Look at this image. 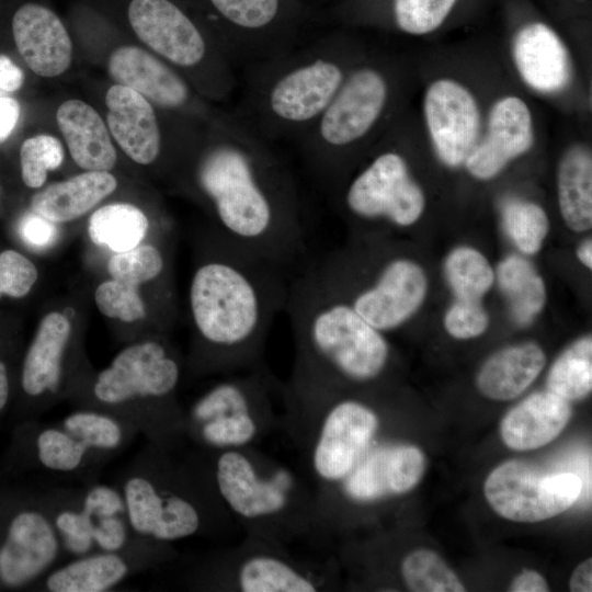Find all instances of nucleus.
<instances>
[{
    "label": "nucleus",
    "instance_id": "45",
    "mask_svg": "<svg viewBox=\"0 0 592 592\" xmlns=\"http://www.w3.org/2000/svg\"><path fill=\"white\" fill-rule=\"evenodd\" d=\"M37 278V267L29 258L15 250L0 253V298L2 295L24 297Z\"/></svg>",
    "mask_w": 592,
    "mask_h": 592
},
{
    "label": "nucleus",
    "instance_id": "10",
    "mask_svg": "<svg viewBox=\"0 0 592 592\" xmlns=\"http://www.w3.org/2000/svg\"><path fill=\"white\" fill-rule=\"evenodd\" d=\"M182 581L186 590L201 592H325L335 587L334 560L243 535L205 554Z\"/></svg>",
    "mask_w": 592,
    "mask_h": 592
},
{
    "label": "nucleus",
    "instance_id": "34",
    "mask_svg": "<svg viewBox=\"0 0 592 592\" xmlns=\"http://www.w3.org/2000/svg\"><path fill=\"white\" fill-rule=\"evenodd\" d=\"M41 494L66 560L96 551L83 513L80 487H53Z\"/></svg>",
    "mask_w": 592,
    "mask_h": 592
},
{
    "label": "nucleus",
    "instance_id": "2",
    "mask_svg": "<svg viewBox=\"0 0 592 592\" xmlns=\"http://www.w3.org/2000/svg\"><path fill=\"white\" fill-rule=\"evenodd\" d=\"M293 276L213 228L189 287V374L215 377L267 365V337Z\"/></svg>",
    "mask_w": 592,
    "mask_h": 592
},
{
    "label": "nucleus",
    "instance_id": "5",
    "mask_svg": "<svg viewBox=\"0 0 592 592\" xmlns=\"http://www.w3.org/2000/svg\"><path fill=\"white\" fill-rule=\"evenodd\" d=\"M184 368L164 338H147L125 346L69 397L76 408L102 410L129 422L152 445L178 449L187 445L184 405L179 399Z\"/></svg>",
    "mask_w": 592,
    "mask_h": 592
},
{
    "label": "nucleus",
    "instance_id": "11",
    "mask_svg": "<svg viewBox=\"0 0 592 592\" xmlns=\"http://www.w3.org/2000/svg\"><path fill=\"white\" fill-rule=\"evenodd\" d=\"M424 467V455L415 445L387 437L374 444L341 482L316 496L321 547L327 538L339 534L353 511L387 503L411 491Z\"/></svg>",
    "mask_w": 592,
    "mask_h": 592
},
{
    "label": "nucleus",
    "instance_id": "8",
    "mask_svg": "<svg viewBox=\"0 0 592 592\" xmlns=\"http://www.w3.org/2000/svg\"><path fill=\"white\" fill-rule=\"evenodd\" d=\"M184 406L186 444L204 453L259 446L283 431V385L269 367L215 376Z\"/></svg>",
    "mask_w": 592,
    "mask_h": 592
},
{
    "label": "nucleus",
    "instance_id": "22",
    "mask_svg": "<svg viewBox=\"0 0 592 592\" xmlns=\"http://www.w3.org/2000/svg\"><path fill=\"white\" fill-rule=\"evenodd\" d=\"M11 29L18 52L33 72L53 78L68 69L71 39L50 9L35 2L24 3L14 11Z\"/></svg>",
    "mask_w": 592,
    "mask_h": 592
},
{
    "label": "nucleus",
    "instance_id": "24",
    "mask_svg": "<svg viewBox=\"0 0 592 592\" xmlns=\"http://www.w3.org/2000/svg\"><path fill=\"white\" fill-rule=\"evenodd\" d=\"M105 104L107 127L121 149L138 164L153 163L161 153L162 135L151 102L116 83L107 90Z\"/></svg>",
    "mask_w": 592,
    "mask_h": 592
},
{
    "label": "nucleus",
    "instance_id": "36",
    "mask_svg": "<svg viewBox=\"0 0 592 592\" xmlns=\"http://www.w3.org/2000/svg\"><path fill=\"white\" fill-rule=\"evenodd\" d=\"M547 388L567 401L581 400L592 389V339L584 335L569 345L554 362Z\"/></svg>",
    "mask_w": 592,
    "mask_h": 592
},
{
    "label": "nucleus",
    "instance_id": "49",
    "mask_svg": "<svg viewBox=\"0 0 592 592\" xmlns=\"http://www.w3.org/2000/svg\"><path fill=\"white\" fill-rule=\"evenodd\" d=\"M512 592H546L549 587L545 578L535 570H523L510 585Z\"/></svg>",
    "mask_w": 592,
    "mask_h": 592
},
{
    "label": "nucleus",
    "instance_id": "21",
    "mask_svg": "<svg viewBox=\"0 0 592 592\" xmlns=\"http://www.w3.org/2000/svg\"><path fill=\"white\" fill-rule=\"evenodd\" d=\"M18 437L31 465L50 476L76 479L86 485L98 480L101 468L105 466L58 421L25 420Z\"/></svg>",
    "mask_w": 592,
    "mask_h": 592
},
{
    "label": "nucleus",
    "instance_id": "20",
    "mask_svg": "<svg viewBox=\"0 0 592 592\" xmlns=\"http://www.w3.org/2000/svg\"><path fill=\"white\" fill-rule=\"evenodd\" d=\"M533 144V117L527 104L519 96L506 95L491 106L486 133L464 166L474 178L490 180L512 160L525 155Z\"/></svg>",
    "mask_w": 592,
    "mask_h": 592
},
{
    "label": "nucleus",
    "instance_id": "19",
    "mask_svg": "<svg viewBox=\"0 0 592 592\" xmlns=\"http://www.w3.org/2000/svg\"><path fill=\"white\" fill-rule=\"evenodd\" d=\"M232 27L225 52L235 67L247 68L276 58L296 43L275 27L281 0H209Z\"/></svg>",
    "mask_w": 592,
    "mask_h": 592
},
{
    "label": "nucleus",
    "instance_id": "25",
    "mask_svg": "<svg viewBox=\"0 0 592 592\" xmlns=\"http://www.w3.org/2000/svg\"><path fill=\"white\" fill-rule=\"evenodd\" d=\"M512 54L519 75L533 90L555 93L568 86L571 78L569 52L547 24L523 25L513 38Z\"/></svg>",
    "mask_w": 592,
    "mask_h": 592
},
{
    "label": "nucleus",
    "instance_id": "27",
    "mask_svg": "<svg viewBox=\"0 0 592 592\" xmlns=\"http://www.w3.org/2000/svg\"><path fill=\"white\" fill-rule=\"evenodd\" d=\"M56 119L78 167L86 171L114 168L116 150L105 123L92 106L81 100H67L58 107Z\"/></svg>",
    "mask_w": 592,
    "mask_h": 592
},
{
    "label": "nucleus",
    "instance_id": "13",
    "mask_svg": "<svg viewBox=\"0 0 592 592\" xmlns=\"http://www.w3.org/2000/svg\"><path fill=\"white\" fill-rule=\"evenodd\" d=\"M65 555L41 493L0 499V588H33Z\"/></svg>",
    "mask_w": 592,
    "mask_h": 592
},
{
    "label": "nucleus",
    "instance_id": "42",
    "mask_svg": "<svg viewBox=\"0 0 592 592\" xmlns=\"http://www.w3.org/2000/svg\"><path fill=\"white\" fill-rule=\"evenodd\" d=\"M99 311L107 318L135 322L146 318L147 306L139 286L111 278L99 284L94 292Z\"/></svg>",
    "mask_w": 592,
    "mask_h": 592
},
{
    "label": "nucleus",
    "instance_id": "16",
    "mask_svg": "<svg viewBox=\"0 0 592 592\" xmlns=\"http://www.w3.org/2000/svg\"><path fill=\"white\" fill-rule=\"evenodd\" d=\"M71 334L68 317L59 311L41 320L21 367L22 421L37 419L73 390L77 379L70 365Z\"/></svg>",
    "mask_w": 592,
    "mask_h": 592
},
{
    "label": "nucleus",
    "instance_id": "17",
    "mask_svg": "<svg viewBox=\"0 0 592 592\" xmlns=\"http://www.w3.org/2000/svg\"><path fill=\"white\" fill-rule=\"evenodd\" d=\"M128 20L139 39L170 65L194 69L213 60L235 67L224 49L209 47L194 22L169 0H132Z\"/></svg>",
    "mask_w": 592,
    "mask_h": 592
},
{
    "label": "nucleus",
    "instance_id": "7",
    "mask_svg": "<svg viewBox=\"0 0 592 592\" xmlns=\"http://www.w3.org/2000/svg\"><path fill=\"white\" fill-rule=\"evenodd\" d=\"M204 454L219 497L244 536L320 547L315 490L300 469L259 446Z\"/></svg>",
    "mask_w": 592,
    "mask_h": 592
},
{
    "label": "nucleus",
    "instance_id": "41",
    "mask_svg": "<svg viewBox=\"0 0 592 592\" xmlns=\"http://www.w3.org/2000/svg\"><path fill=\"white\" fill-rule=\"evenodd\" d=\"M64 148L58 138L48 134L25 139L20 148V167L23 183L30 189L44 185L47 173L64 161Z\"/></svg>",
    "mask_w": 592,
    "mask_h": 592
},
{
    "label": "nucleus",
    "instance_id": "4",
    "mask_svg": "<svg viewBox=\"0 0 592 592\" xmlns=\"http://www.w3.org/2000/svg\"><path fill=\"white\" fill-rule=\"evenodd\" d=\"M114 483L140 536L174 545L226 535L235 526L207 457L190 445L166 449L146 442Z\"/></svg>",
    "mask_w": 592,
    "mask_h": 592
},
{
    "label": "nucleus",
    "instance_id": "14",
    "mask_svg": "<svg viewBox=\"0 0 592 592\" xmlns=\"http://www.w3.org/2000/svg\"><path fill=\"white\" fill-rule=\"evenodd\" d=\"M582 488L581 478L573 473H545L514 459L489 474L483 492L490 506L502 517L535 523L571 508Z\"/></svg>",
    "mask_w": 592,
    "mask_h": 592
},
{
    "label": "nucleus",
    "instance_id": "35",
    "mask_svg": "<svg viewBox=\"0 0 592 592\" xmlns=\"http://www.w3.org/2000/svg\"><path fill=\"white\" fill-rule=\"evenodd\" d=\"M149 228L148 216L129 203L104 205L94 210L88 221L90 240L113 252H123L143 243Z\"/></svg>",
    "mask_w": 592,
    "mask_h": 592
},
{
    "label": "nucleus",
    "instance_id": "51",
    "mask_svg": "<svg viewBox=\"0 0 592 592\" xmlns=\"http://www.w3.org/2000/svg\"><path fill=\"white\" fill-rule=\"evenodd\" d=\"M11 398V380L7 364L0 358V415L7 409Z\"/></svg>",
    "mask_w": 592,
    "mask_h": 592
},
{
    "label": "nucleus",
    "instance_id": "28",
    "mask_svg": "<svg viewBox=\"0 0 592 592\" xmlns=\"http://www.w3.org/2000/svg\"><path fill=\"white\" fill-rule=\"evenodd\" d=\"M116 186L109 171H86L36 192L31 210L55 224L68 223L87 214Z\"/></svg>",
    "mask_w": 592,
    "mask_h": 592
},
{
    "label": "nucleus",
    "instance_id": "29",
    "mask_svg": "<svg viewBox=\"0 0 592 592\" xmlns=\"http://www.w3.org/2000/svg\"><path fill=\"white\" fill-rule=\"evenodd\" d=\"M545 363L543 349L534 342L506 346L483 363L477 375V388L492 400L514 399L538 377Z\"/></svg>",
    "mask_w": 592,
    "mask_h": 592
},
{
    "label": "nucleus",
    "instance_id": "37",
    "mask_svg": "<svg viewBox=\"0 0 592 592\" xmlns=\"http://www.w3.org/2000/svg\"><path fill=\"white\" fill-rule=\"evenodd\" d=\"M444 273L456 298L481 300L496 281L488 259L469 246L454 248L444 262Z\"/></svg>",
    "mask_w": 592,
    "mask_h": 592
},
{
    "label": "nucleus",
    "instance_id": "23",
    "mask_svg": "<svg viewBox=\"0 0 592 592\" xmlns=\"http://www.w3.org/2000/svg\"><path fill=\"white\" fill-rule=\"evenodd\" d=\"M107 70L117 84L164 110H182L192 103L189 82L171 65L140 47H117L109 58Z\"/></svg>",
    "mask_w": 592,
    "mask_h": 592
},
{
    "label": "nucleus",
    "instance_id": "6",
    "mask_svg": "<svg viewBox=\"0 0 592 592\" xmlns=\"http://www.w3.org/2000/svg\"><path fill=\"white\" fill-rule=\"evenodd\" d=\"M356 62L351 47L323 38L249 66L237 114L269 143L297 141L325 112Z\"/></svg>",
    "mask_w": 592,
    "mask_h": 592
},
{
    "label": "nucleus",
    "instance_id": "50",
    "mask_svg": "<svg viewBox=\"0 0 592 592\" xmlns=\"http://www.w3.org/2000/svg\"><path fill=\"white\" fill-rule=\"evenodd\" d=\"M569 589L572 592L592 591V559L588 558L581 562L572 572Z\"/></svg>",
    "mask_w": 592,
    "mask_h": 592
},
{
    "label": "nucleus",
    "instance_id": "9",
    "mask_svg": "<svg viewBox=\"0 0 592 592\" xmlns=\"http://www.w3.org/2000/svg\"><path fill=\"white\" fill-rule=\"evenodd\" d=\"M389 73L380 64L358 61L309 130L297 140L314 184L325 193L344 181L353 152L379 128L391 103Z\"/></svg>",
    "mask_w": 592,
    "mask_h": 592
},
{
    "label": "nucleus",
    "instance_id": "52",
    "mask_svg": "<svg viewBox=\"0 0 592 592\" xmlns=\"http://www.w3.org/2000/svg\"><path fill=\"white\" fill-rule=\"evenodd\" d=\"M577 258L588 269L592 267V241L591 238L585 239L577 249Z\"/></svg>",
    "mask_w": 592,
    "mask_h": 592
},
{
    "label": "nucleus",
    "instance_id": "38",
    "mask_svg": "<svg viewBox=\"0 0 592 592\" xmlns=\"http://www.w3.org/2000/svg\"><path fill=\"white\" fill-rule=\"evenodd\" d=\"M403 584L413 592H464L466 589L443 558L431 549H414L399 563Z\"/></svg>",
    "mask_w": 592,
    "mask_h": 592
},
{
    "label": "nucleus",
    "instance_id": "26",
    "mask_svg": "<svg viewBox=\"0 0 592 592\" xmlns=\"http://www.w3.org/2000/svg\"><path fill=\"white\" fill-rule=\"evenodd\" d=\"M570 418L569 401L549 390L537 391L504 415L500 424L501 439L515 451L539 448L555 440Z\"/></svg>",
    "mask_w": 592,
    "mask_h": 592
},
{
    "label": "nucleus",
    "instance_id": "18",
    "mask_svg": "<svg viewBox=\"0 0 592 592\" xmlns=\"http://www.w3.org/2000/svg\"><path fill=\"white\" fill-rule=\"evenodd\" d=\"M423 113L439 159L449 168L464 164L480 133V111L473 93L451 78L436 79L424 93Z\"/></svg>",
    "mask_w": 592,
    "mask_h": 592
},
{
    "label": "nucleus",
    "instance_id": "32",
    "mask_svg": "<svg viewBox=\"0 0 592 592\" xmlns=\"http://www.w3.org/2000/svg\"><path fill=\"white\" fill-rule=\"evenodd\" d=\"M58 423L79 439L105 465L139 435L129 422L102 410L76 408Z\"/></svg>",
    "mask_w": 592,
    "mask_h": 592
},
{
    "label": "nucleus",
    "instance_id": "15",
    "mask_svg": "<svg viewBox=\"0 0 592 592\" xmlns=\"http://www.w3.org/2000/svg\"><path fill=\"white\" fill-rule=\"evenodd\" d=\"M179 558L173 544L150 538L119 550H96L67 559L33 585L39 592L112 591L132 576L155 570Z\"/></svg>",
    "mask_w": 592,
    "mask_h": 592
},
{
    "label": "nucleus",
    "instance_id": "39",
    "mask_svg": "<svg viewBox=\"0 0 592 592\" xmlns=\"http://www.w3.org/2000/svg\"><path fill=\"white\" fill-rule=\"evenodd\" d=\"M501 219L506 235L522 253L532 255L542 249L549 220L540 205L520 198L506 201Z\"/></svg>",
    "mask_w": 592,
    "mask_h": 592
},
{
    "label": "nucleus",
    "instance_id": "3",
    "mask_svg": "<svg viewBox=\"0 0 592 592\" xmlns=\"http://www.w3.org/2000/svg\"><path fill=\"white\" fill-rule=\"evenodd\" d=\"M294 362L291 394L350 391L378 383L391 363L386 334L368 323L308 263L289 284L284 308Z\"/></svg>",
    "mask_w": 592,
    "mask_h": 592
},
{
    "label": "nucleus",
    "instance_id": "30",
    "mask_svg": "<svg viewBox=\"0 0 592 592\" xmlns=\"http://www.w3.org/2000/svg\"><path fill=\"white\" fill-rule=\"evenodd\" d=\"M80 489L83 513L98 550H119L147 538L134 531L123 494L114 482L95 480Z\"/></svg>",
    "mask_w": 592,
    "mask_h": 592
},
{
    "label": "nucleus",
    "instance_id": "12",
    "mask_svg": "<svg viewBox=\"0 0 592 592\" xmlns=\"http://www.w3.org/2000/svg\"><path fill=\"white\" fill-rule=\"evenodd\" d=\"M334 192L344 215L358 224L408 228L419 220L425 206L407 159L391 148L376 152Z\"/></svg>",
    "mask_w": 592,
    "mask_h": 592
},
{
    "label": "nucleus",
    "instance_id": "40",
    "mask_svg": "<svg viewBox=\"0 0 592 592\" xmlns=\"http://www.w3.org/2000/svg\"><path fill=\"white\" fill-rule=\"evenodd\" d=\"M167 269L164 251L152 243H140L123 252H114L107 261L111 278L136 286L160 278Z\"/></svg>",
    "mask_w": 592,
    "mask_h": 592
},
{
    "label": "nucleus",
    "instance_id": "1",
    "mask_svg": "<svg viewBox=\"0 0 592 592\" xmlns=\"http://www.w3.org/2000/svg\"><path fill=\"white\" fill-rule=\"evenodd\" d=\"M237 113L214 121L190 183L213 228L295 275L311 260L305 206L287 164Z\"/></svg>",
    "mask_w": 592,
    "mask_h": 592
},
{
    "label": "nucleus",
    "instance_id": "43",
    "mask_svg": "<svg viewBox=\"0 0 592 592\" xmlns=\"http://www.w3.org/2000/svg\"><path fill=\"white\" fill-rule=\"evenodd\" d=\"M456 0H394L398 29L410 35H425L436 30L454 8Z\"/></svg>",
    "mask_w": 592,
    "mask_h": 592
},
{
    "label": "nucleus",
    "instance_id": "44",
    "mask_svg": "<svg viewBox=\"0 0 592 592\" xmlns=\"http://www.w3.org/2000/svg\"><path fill=\"white\" fill-rule=\"evenodd\" d=\"M490 318L480 300L456 298L444 315V327L449 335L469 340L486 332Z\"/></svg>",
    "mask_w": 592,
    "mask_h": 592
},
{
    "label": "nucleus",
    "instance_id": "31",
    "mask_svg": "<svg viewBox=\"0 0 592 592\" xmlns=\"http://www.w3.org/2000/svg\"><path fill=\"white\" fill-rule=\"evenodd\" d=\"M558 206L565 224L573 231L592 226V153L584 145H573L561 156L557 168Z\"/></svg>",
    "mask_w": 592,
    "mask_h": 592
},
{
    "label": "nucleus",
    "instance_id": "47",
    "mask_svg": "<svg viewBox=\"0 0 592 592\" xmlns=\"http://www.w3.org/2000/svg\"><path fill=\"white\" fill-rule=\"evenodd\" d=\"M24 82L23 70L7 55H0V98L18 91Z\"/></svg>",
    "mask_w": 592,
    "mask_h": 592
},
{
    "label": "nucleus",
    "instance_id": "33",
    "mask_svg": "<svg viewBox=\"0 0 592 592\" xmlns=\"http://www.w3.org/2000/svg\"><path fill=\"white\" fill-rule=\"evenodd\" d=\"M494 274L515 322L520 326L533 322L546 301L545 283L534 265L521 255L510 254L499 263Z\"/></svg>",
    "mask_w": 592,
    "mask_h": 592
},
{
    "label": "nucleus",
    "instance_id": "48",
    "mask_svg": "<svg viewBox=\"0 0 592 592\" xmlns=\"http://www.w3.org/2000/svg\"><path fill=\"white\" fill-rule=\"evenodd\" d=\"M21 114L19 102L11 96L0 98V144L15 129Z\"/></svg>",
    "mask_w": 592,
    "mask_h": 592
},
{
    "label": "nucleus",
    "instance_id": "46",
    "mask_svg": "<svg viewBox=\"0 0 592 592\" xmlns=\"http://www.w3.org/2000/svg\"><path fill=\"white\" fill-rule=\"evenodd\" d=\"M57 224L34 213H27L20 221L19 231L22 239L34 248H45L57 237Z\"/></svg>",
    "mask_w": 592,
    "mask_h": 592
}]
</instances>
